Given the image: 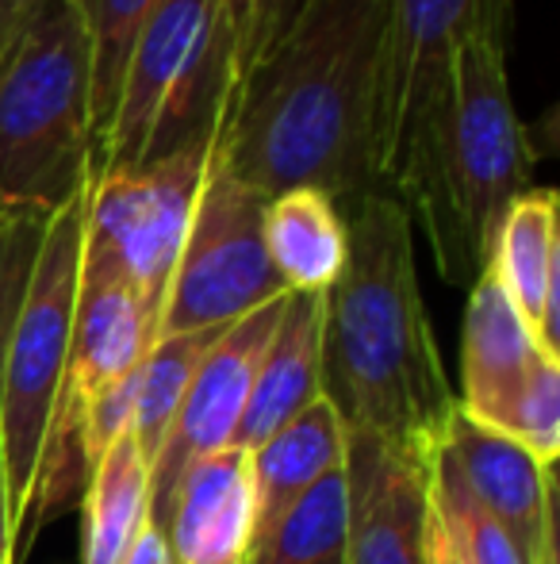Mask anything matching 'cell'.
<instances>
[{
	"label": "cell",
	"mask_w": 560,
	"mask_h": 564,
	"mask_svg": "<svg viewBox=\"0 0 560 564\" xmlns=\"http://www.w3.org/2000/svg\"><path fill=\"white\" fill-rule=\"evenodd\" d=\"M546 361H553V354L541 349L495 273L484 269L472 281L461 323V415L499 434Z\"/></svg>",
	"instance_id": "obj_14"
},
{
	"label": "cell",
	"mask_w": 560,
	"mask_h": 564,
	"mask_svg": "<svg viewBox=\"0 0 560 564\" xmlns=\"http://www.w3.org/2000/svg\"><path fill=\"white\" fill-rule=\"evenodd\" d=\"M530 173L534 147L510 100L507 43L464 39L415 108L388 177L446 284L472 289L484 273L499 219L534 185Z\"/></svg>",
	"instance_id": "obj_3"
},
{
	"label": "cell",
	"mask_w": 560,
	"mask_h": 564,
	"mask_svg": "<svg viewBox=\"0 0 560 564\" xmlns=\"http://www.w3.org/2000/svg\"><path fill=\"white\" fill-rule=\"evenodd\" d=\"M43 0H0V51L8 46V39L20 31V23L28 20Z\"/></svg>",
	"instance_id": "obj_29"
},
{
	"label": "cell",
	"mask_w": 560,
	"mask_h": 564,
	"mask_svg": "<svg viewBox=\"0 0 560 564\" xmlns=\"http://www.w3.org/2000/svg\"><path fill=\"white\" fill-rule=\"evenodd\" d=\"M46 224H51V219H46ZM46 224L43 219H12V224H0V380H4L8 346H12V330H15V319H20L23 292H28Z\"/></svg>",
	"instance_id": "obj_26"
},
{
	"label": "cell",
	"mask_w": 560,
	"mask_h": 564,
	"mask_svg": "<svg viewBox=\"0 0 560 564\" xmlns=\"http://www.w3.org/2000/svg\"><path fill=\"white\" fill-rule=\"evenodd\" d=\"M515 0H384L381 85L373 112V170L388 193L392 165L415 108L430 97L453 51L472 35L510 43Z\"/></svg>",
	"instance_id": "obj_9"
},
{
	"label": "cell",
	"mask_w": 560,
	"mask_h": 564,
	"mask_svg": "<svg viewBox=\"0 0 560 564\" xmlns=\"http://www.w3.org/2000/svg\"><path fill=\"white\" fill-rule=\"evenodd\" d=\"M487 269L503 284L523 323L541 349L560 357L557 296H560V238H557V193L530 185L507 216L499 219Z\"/></svg>",
	"instance_id": "obj_17"
},
{
	"label": "cell",
	"mask_w": 560,
	"mask_h": 564,
	"mask_svg": "<svg viewBox=\"0 0 560 564\" xmlns=\"http://www.w3.org/2000/svg\"><path fill=\"white\" fill-rule=\"evenodd\" d=\"M430 499L438 519L446 522V534L453 542L461 564H526L518 545L503 534V527L476 503L469 484L461 480L457 465L438 449L430 473Z\"/></svg>",
	"instance_id": "obj_24"
},
{
	"label": "cell",
	"mask_w": 560,
	"mask_h": 564,
	"mask_svg": "<svg viewBox=\"0 0 560 564\" xmlns=\"http://www.w3.org/2000/svg\"><path fill=\"white\" fill-rule=\"evenodd\" d=\"M315 400H322V292H288L231 446L257 449Z\"/></svg>",
	"instance_id": "obj_16"
},
{
	"label": "cell",
	"mask_w": 560,
	"mask_h": 564,
	"mask_svg": "<svg viewBox=\"0 0 560 564\" xmlns=\"http://www.w3.org/2000/svg\"><path fill=\"white\" fill-rule=\"evenodd\" d=\"M345 423L334 403L322 395L304 415L284 423L277 434L250 449V473H254V538L277 527L284 514L299 503L327 476L342 473L345 465Z\"/></svg>",
	"instance_id": "obj_18"
},
{
	"label": "cell",
	"mask_w": 560,
	"mask_h": 564,
	"mask_svg": "<svg viewBox=\"0 0 560 564\" xmlns=\"http://www.w3.org/2000/svg\"><path fill=\"white\" fill-rule=\"evenodd\" d=\"M157 4L162 0H74L92 54V142H97V154L112 127L131 46ZM92 170H97V158H92Z\"/></svg>",
	"instance_id": "obj_22"
},
{
	"label": "cell",
	"mask_w": 560,
	"mask_h": 564,
	"mask_svg": "<svg viewBox=\"0 0 560 564\" xmlns=\"http://www.w3.org/2000/svg\"><path fill=\"white\" fill-rule=\"evenodd\" d=\"M123 564H177V557H173V550H169V542H165L162 530H154L146 522Z\"/></svg>",
	"instance_id": "obj_27"
},
{
	"label": "cell",
	"mask_w": 560,
	"mask_h": 564,
	"mask_svg": "<svg viewBox=\"0 0 560 564\" xmlns=\"http://www.w3.org/2000/svg\"><path fill=\"white\" fill-rule=\"evenodd\" d=\"M211 154L216 142L142 170L97 173L85 188V250L128 276L157 327Z\"/></svg>",
	"instance_id": "obj_8"
},
{
	"label": "cell",
	"mask_w": 560,
	"mask_h": 564,
	"mask_svg": "<svg viewBox=\"0 0 560 564\" xmlns=\"http://www.w3.org/2000/svg\"><path fill=\"white\" fill-rule=\"evenodd\" d=\"M284 300L257 307V312L242 315L239 323L223 327L216 341L208 346V354L200 357L193 380H188L180 408L173 415L165 442L157 449V457L150 460V527H162V514L169 507V496L177 488L180 473L193 460L208 457L216 449H227L234 442V431L242 423L246 411L250 388H254V372L262 361L270 335L277 327Z\"/></svg>",
	"instance_id": "obj_10"
},
{
	"label": "cell",
	"mask_w": 560,
	"mask_h": 564,
	"mask_svg": "<svg viewBox=\"0 0 560 564\" xmlns=\"http://www.w3.org/2000/svg\"><path fill=\"white\" fill-rule=\"evenodd\" d=\"M85 564H123L150 522V465L135 438L123 434L92 465L85 484Z\"/></svg>",
	"instance_id": "obj_20"
},
{
	"label": "cell",
	"mask_w": 560,
	"mask_h": 564,
	"mask_svg": "<svg viewBox=\"0 0 560 564\" xmlns=\"http://www.w3.org/2000/svg\"><path fill=\"white\" fill-rule=\"evenodd\" d=\"M219 330H193V335H169L157 338L154 349L139 365V392H135V419H131V438L146 465L157 457L169 431L173 415L180 408L188 380H193L200 357L216 341Z\"/></svg>",
	"instance_id": "obj_23"
},
{
	"label": "cell",
	"mask_w": 560,
	"mask_h": 564,
	"mask_svg": "<svg viewBox=\"0 0 560 564\" xmlns=\"http://www.w3.org/2000/svg\"><path fill=\"white\" fill-rule=\"evenodd\" d=\"M345 564H422L433 457L345 431Z\"/></svg>",
	"instance_id": "obj_11"
},
{
	"label": "cell",
	"mask_w": 560,
	"mask_h": 564,
	"mask_svg": "<svg viewBox=\"0 0 560 564\" xmlns=\"http://www.w3.org/2000/svg\"><path fill=\"white\" fill-rule=\"evenodd\" d=\"M157 341V319L128 276L81 242L74 330H69L66 377L58 403L85 408L116 380L131 377Z\"/></svg>",
	"instance_id": "obj_13"
},
{
	"label": "cell",
	"mask_w": 560,
	"mask_h": 564,
	"mask_svg": "<svg viewBox=\"0 0 560 564\" xmlns=\"http://www.w3.org/2000/svg\"><path fill=\"white\" fill-rule=\"evenodd\" d=\"M242 564H345V476L311 488L288 514L250 542Z\"/></svg>",
	"instance_id": "obj_21"
},
{
	"label": "cell",
	"mask_w": 560,
	"mask_h": 564,
	"mask_svg": "<svg viewBox=\"0 0 560 564\" xmlns=\"http://www.w3.org/2000/svg\"><path fill=\"white\" fill-rule=\"evenodd\" d=\"M0 564H15V534H12V507H8L4 468H0Z\"/></svg>",
	"instance_id": "obj_30"
},
{
	"label": "cell",
	"mask_w": 560,
	"mask_h": 564,
	"mask_svg": "<svg viewBox=\"0 0 560 564\" xmlns=\"http://www.w3.org/2000/svg\"><path fill=\"white\" fill-rule=\"evenodd\" d=\"M345 227V269L322 292V395L345 431L438 457L457 400L426 319L415 227L392 193L350 204Z\"/></svg>",
	"instance_id": "obj_2"
},
{
	"label": "cell",
	"mask_w": 560,
	"mask_h": 564,
	"mask_svg": "<svg viewBox=\"0 0 560 564\" xmlns=\"http://www.w3.org/2000/svg\"><path fill=\"white\" fill-rule=\"evenodd\" d=\"M92 54L74 0H43L0 51V224L54 219L92 181Z\"/></svg>",
	"instance_id": "obj_4"
},
{
	"label": "cell",
	"mask_w": 560,
	"mask_h": 564,
	"mask_svg": "<svg viewBox=\"0 0 560 564\" xmlns=\"http://www.w3.org/2000/svg\"><path fill=\"white\" fill-rule=\"evenodd\" d=\"M384 0H299L262 66L234 93L219 139L227 170L262 196L319 188L358 204L373 170Z\"/></svg>",
	"instance_id": "obj_1"
},
{
	"label": "cell",
	"mask_w": 560,
	"mask_h": 564,
	"mask_svg": "<svg viewBox=\"0 0 560 564\" xmlns=\"http://www.w3.org/2000/svg\"><path fill=\"white\" fill-rule=\"evenodd\" d=\"M265 253L288 292H327L342 276L350 227L338 200L319 188H288L265 204Z\"/></svg>",
	"instance_id": "obj_19"
},
{
	"label": "cell",
	"mask_w": 560,
	"mask_h": 564,
	"mask_svg": "<svg viewBox=\"0 0 560 564\" xmlns=\"http://www.w3.org/2000/svg\"><path fill=\"white\" fill-rule=\"evenodd\" d=\"M265 204L270 196L227 170L216 142L208 177L196 196L193 224L173 269L157 338L223 330L242 315L288 296L265 253Z\"/></svg>",
	"instance_id": "obj_7"
},
{
	"label": "cell",
	"mask_w": 560,
	"mask_h": 564,
	"mask_svg": "<svg viewBox=\"0 0 560 564\" xmlns=\"http://www.w3.org/2000/svg\"><path fill=\"white\" fill-rule=\"evenodd\" d=\"M81 242L85 196H77L43 230V246H39L12 346H8L4 380H0V468H4L8 507H12V534L28 511L39 453H43L46 426L54 419L62 377H66Z\"/></svg>",
	"instance_id": "obj_6"
},
{
	"label": "cell",
	"mask_w": 560,
	"mask_h": 564,
	"mask_svg": "<svg viewBox=\"0 0 560 564\" xmlns=\"http://www.w3.org/2000/svg\"><path fill=\"white\" fill-rule=\"evenodd\" d=\"M422 564H461L453 542H449V534H446V522H441L438 511H433V499H430V514H426V557H422Z\"/></svg>",
	"instance_id": "obj_28"
},
{
	"label": "cell",
	"mask_w": 560,
	"mask_h": 564,
	"mask_svg": "<svg viewBox=\"0 0 560 564\" xmlns=\"http://www.w3.org/2000/svg\"><path fill=\"white\" fill-rule=\"evenodd\" d=\"M231 28L234 46V93L242 89L250 74L262 66V58L273 51L281 31L296 15L299 0H219Z\"/></svg>",
	"instance_id": "obj_25"
},
{
	"label": "cell",
	"mask_w": 560,
	"mask_h": 564,
	"mask_svg": "<svg viewBox=\"0 0 560 564\" xmlns=\"http://www.w3.org/2000/svg\"><path fill=\"white\" fill-rule=\"evenodd\" d=\"M441 453L457 465L476 503L518 545L526 564H557L553 468L534 460L503 434L472 423L461 408L449 415Z\"/></svg>",
	"instance_id": "obj_12"
},
{
	"label": "cell",
	"mask_w": 560,
	"mask_h": 564,
	"mask_svg": "<svg viewBox=\"0 0 560 564\" xmlns=\"http://www.w3.org/2000/svg\"><path fill=\"white\" fill-rule=\"evenodd\" d=\"M254 514L250 453L227 446L180 473L157 530L177 564H242L254 542Z\"/></svg>",
	"instance_id": "obj_15"
},
{
	"label": "cell",
	"mask_w": 560,
	"mask_h": 564,
	"mask_svg": "<svg viewBox=\"0 0 560 564\" xmlns=\"http://www.w3.org/2000/svg\"><path fill=\"white\" fill-rule=\"evenodd\" d=\"M234 105V46L219 0H162L131 46L97 173L142 170L219 142Z\"/></svg>",
	"instance_id": "obj_5"
}]
</instances>
